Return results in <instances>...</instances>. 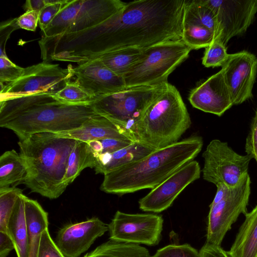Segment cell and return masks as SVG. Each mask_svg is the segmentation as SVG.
I'll return each instance as SVG.
<instances>
[{
  "label": "cell",
  "mask_w": 257,
  "mask_h": 257,
  "mask_svg": "<svg viewBox=\"0 0 257 257\" xmlns=\"http://www.w3.org/2000/svg\"><path fill=\"white\" fill-rule=\"evenodd\" d=\"M56 135L85 142L110 138L136 142L124 127L99 114L91 117L78 128Z\"/></svg>",
  "instance_id": "19"
},
{
  "label": "cell",
  "mask_w": 257,
  "mask_h": 257,
  "mask_svg": "<svg viewBox=\"0 0 257 257\" xmlns=\"http://www.w3.org/2000/svg\"><path fill=\"white\" fill-rule=\"evenodd\" d=\"M183 16L209 29L215 39H220L221 32L216 16L203 0L185 1Z\"/></svg>",
  "instance_id": "29"
},
{
  "label": "cell",
  "mask_w": 257,
  "mask_h": 257,
  "mask_svg": "<svg viewBox=\"0 0 257 257\" xmlns=\"http://www.w3.org/2000/svg\"><path fill=\"white\" fill-rule=\"evenodd\" d=\"M46 5L39 13L38 24L44 31L61 10L67 0H45Z\"/></svg>",
  "instance_id": "35"
},
{
  "label": "cell",
  "mask_w": 257,
  "mask_h": 257,
  "mask_svg": "<svg viewBox=\"0 0 257 257\" xmlns=\"http://www.w3.org/2000/svg\"><path fill=\"white\" fill-rule=\"evenodd\" d=\"M72 70L75 81L94 98L126 88L123 78L99 58L78 64Z\"/></svg>",
  "instance_id": "17"
},
{
  "label": "cell",
  "mask_w": 257,
  "mask_h": 257,
  "mask_svg": "<svg viewBox=\"0 0 257 257\" xmlns=\"http://www.w3.org/2000/svg\"><path fill=\"white\" fill-rule=\"evenodd\" d=\"M151 257H200L199 252L188 243L169 244L158 249Z\"/></svg>",
  "instance_id": "33"
},
{
  "label": "cell",
  "mask_w": 257,
  "mask_h": 257,
  "mask_svg": "<svg viewBox=\"0 0 257 257\" xmlns=\"http://www.w3.org/2000/svg\"><path fill=\"white\" fill-rule=\"evenodd\" d=\"M216 186L217 188L216 192L214 199L209 205V207L215 205L221 201L228 194L232 189L223 184H218Z\"/></svg>",
  "instance_id": "42"
},
{
  "label": "cell",
  "mask_w": 257,
  "mask_h": 257,
  "mask_svg": "<svg viewBox=\"0 0 257 257\" xmlns=\"http://www.w3.org/2000/svg\"><path fill=\"white\" fill-rule=\"evenodd\" d=\"M244 149L246 155L255 160L257 159V108L250 123Z\"/></svg>",
  "instance_id": "37"
},
{
  "label": "cell",
  "mask_w": 257,
  "mask_h": 257,
  "mask_svg": "<svg viewBox=\"0 0 257 257\" xmlns=\"http://www.w3.org/2000/svg\"><path fill=\"white\" fill-rule=\"evenodd\" d=\"M250 185V178L247 174L223 199L209 207L206 243L221 245L226 234L231 229L239 216L247 212Z\"/></svg>",
  "instance_id": "11"
},
{
  "label": "cell",
  "mask_w": 257,
  "mask_h": 257,
  "mask_svg": "<svg viewBox=\"0 0 257 257\" xmlns=\"http://www.w3.org/2000/svg\"><path fill=\"white\" fill-rule=\"evenodd\" d=\"M255 161H256V163H257V159L255 160Z\"/></svg>",
  "instance_id": "45"
},
{
  "label": "cell",
  "mask_w": 257,
  "mask_h": 257,
  "mask_svg": "<svg viewBox=\"0 0 257 257\" xmlns=\"http://www.w3.org/2000/svg\"><path fill=\"white\" fill-rule=\"evenodd\" d=\"M25 68L14 63L7 55H0V84L14 82L23 74Z\"/></svg>",
  "instance_id": "34"
},
{
  "label": "cell",
  "mask_w": 257,
  "mask_h": 257,
  "mask_svg": "<svg viewBox=\"0 0 257 257\" xmlns=\"http://www.w3.org/2000/svg\"><path fill=\"white\" fill-rule=\"evenodd\" d=\"M95 158L102 153L103 147L100 140H92L87 142Z\"/></svg>",
  "instance_id": "44"
},
{
  "label": "cell",
  "mask_w": 257,
  "mask_h": 257,
  "mask_svg": "<svg viewBox=\"0 0 257 257\" xmlns=\"http://www.w3.org/2000/svg\"><path fill=\"white\" fill-rule=\"evenodd\" d=\"M191 50L182 39L143 48L138 61L123 76L126 87L155 86L168 82L169 75Z\"/></svg>",
  "instance_id": "6"
},
{
  "label": "cell",
  "mask_w": 257,
  "mask_h": 257,
  "mask_svg": "<svg viewBox=\"0 0 257 257\" xmlns=\"http://www.w3.org/2000/svg\"><path fill=\"white\" fill-rule=\"evenodd\" d=\"M163 219L149 213L130 214L117 211L108 225L109 239L116 241L157 245L161 238Z\"/></svg>",
  "instance_id": "12"
},
{
  "label": "cell",
  "mask_w": 257,
  "mask_h": 257,
  "mask_svg": "<svg viewBox=\"0 0 257 257\" xmlns=\"http://www.w3.org/2000/svg\"><path fill=\"white\" fill-rule=\"evenodd\" d=\"M185 0H137L104 22L55 38L60 61L78 64L121 48H144L182 39Z\"/></svg>",
  "instance_id": "1"
},
{
  "label": "cell",
  "mask_w": 257,
  "mask_h": 257,
  "mask_svg": "<svg viewBox=\"0 0 257 257\" xmlns=\"http://www.w3.org/2000/svg\"><path fill=\"white\" fill-rule=\"evenodd\" d=\"M203 179L216 185L223 184L235 187L248 173L252 158L235 152L227 142L218 139L212 140L202 154Z\"/></svg>",
  "instance_id": "10"
},
{
  "label": "cell",
  "mask_w": 257,
  "mask_h": 257,
  "mask_svg": "<svg viewBox=\"0 0 257 257\" xmlns=\"http://www.w3.org/2000/svg\"><path fill=\"white\" fill-rule=\"evenodd\" d=\"M39 12L32 11H27L16 18V24L19 29L35 31L39 22Z\"/></svg>",
  "instance_id": "38"
},
{
  "label": "cell",
  "mask_w": 257,
  "mask_h": 257,
  "mask_svg": "<svg viewBox=\"0 0 257 257\" xmlns=\"http://www.w3.org/2000/svg\"><path fill=\"white\" fill-rule=\"evenodd\" d=\"M229 55L226 46L219 38H217L205 48L202 63L206 67H222Z\"/></svg>",
  "instance_id": "32"
},
{
  "label": "cell",
  "mask_w": 257,
  "mask_h": 257,
  "mask_svg": "<svg viewBox=\"0 0 257 257\" xmlns=\"http://www.w3.org/2000/svg\"><path fill=\"white\" fill-rule=\"evenodd\" d=\"M201 171L197 161L189 162L141 198L139 208L154 213L166 210L188 185L200 177Z\"/></svg>",
  "instance_id": "14"
},
{
  "label": "cell",
  "mask_w": 257,
  "mask_h": 257,
  "mask_svg": "<svg viewBox=\"0 0 257 257\" xmlns=\"http://www.w3.org/2000/svg\"><path fill=\"white\" fill-rule=\"evenodd\" d=\"M191 124L180 92L166 82L138 122L136 139L153 150L162 149L179 142Z\"/></svg>",
  "instance_id": "5"
},
{
  "label": "cell",
  "mask_w": 257,
  "mask_h": 257,
  "mask_svg": "<svg viewBox=\"0 0 257 257\" xmlns=\"http://www.w3.org/2000/svg\"><path fill=\"white\" fill-rule=\"evenodd\" d=\"M71 65L63 68L44 61L25 68L17 80L0 84V100L40 93L55 95L74 77Z\"/></svg>",
  "instance_id": "9"
},
{
  "label": "cell",
  "mask_w": 257,
  "mask_h": 257,
  "mask_svg": "<svg viewBox=\"0 0 257 257\" xmlns=\"http://www.w3.org/2000/svg\"><path fill=\"white\" fill-rule=\"evenodd\" d=\"M163 84L126 87L96 97L90 105L96 113L124 127L137 142L136 125Z\"/></svg>",
  "instance_id": "7"
},
{
  "label": "cell",
  "mask_w": 257,
  "mask_h": 257,
  "mask_svg": "<svg viewBox=\"0 0 257 257\" xmlns=\"http://www.w3.org/2000/svg\"><path fill=\"white\" fill-rule=\"evenodd\" d=\"M200 257H229L221 245L205 243L199 250Z\"/></svg>",
  "instance_id": "40"
},
{
  "label": "cell",
  "mask_w": 257,
  "mask_h": 257,
  "mask_svg": "<svg viewBox=\"0 0 257 257\" xmlns=\"http://www.w3.org/2000/svg\"><path fill=\"white\" fill-rule=\"evenodd\" d=\"M45 5V0H27L24 4V8L26 12L35 11L40 12Z\"/></svg>",
  "instance_id": "43"
},
{
  "label": "cell",
  "mask_w": 257,
  "mask_h": 257,
  "mask_svg": "<svg viewBox=\"0 0 257 257\" xmlns=\"http://www.w3.org/2000/svg\"><path fill=\"white\" fill-rule=\"evenodd\" d=\"M28 233L29 257H37L41 234L48 228V214L36 200L25 198Z\"/></svg>",
  "instance_id": "22"
},
{
  "label": "cell",
  "mask_w": 257,
  "mask_h": 257,
  "mask_svg": "<svg viewBox=\"0 0 257 257\" xmlns=\"http://www.w3.org/2000/svg\"><path fill=\"white\" fill-rule=\"evenodd\" d=\"M84 257H151L148 250L137 244L109 239Z\"/></svg>",
  "instance_id": "26"
},
{
  "label": "cell",
  "mask_w": 257,
  "mask_h": 257,
  "mask_svg": "<svg viewBox=\"0 0 257 257\" xmlns=\"http://www.w3.org/2000/svg\"><path fill=\"white\" fill-rule=\"evenodd\" d=\"M229 251V257H257V205L245 215Z\"/></svg>",
  "instance_id": "21"
},
{
  "label": "cell",
  "mask_w": 257,
  "mask_h": 257,
  "mask_svg": "<svg viewBox=\"0 0 257 257\" xmlns=\"http://www.w3.org/2000/svg\"><path fill=\"white\" fill-rule=\"evenodd\" d=\"M18 29L19 28L16 24V18L1 23L0 27V55H7L5 50L7 41L11 33Z\"/></svg>",
  "instance_id": "39"
},
{
  "label": "cell",
  "mask_w": 257,
  "mask_h": 257,
  "mask_svg": "<svg viewBox=\"0 0 257 257\" xmlns=\"http://www.w3.org/2000/svg\"><path fill=\"white\" fill-rule=\"evenodd\" d=\"M153 151L140 142H135L112 153L101 154L96 158L95 173L104 175L142 159Z\"/></svg>",
  "instance_id": "20"
},
{
  "label": "cell",
  "mask_w": 257,
  "mask_h": 257,
  "mask_svg": "<svg viewBox=\"0 0 257 257\" xmlns=\"http://www.w3.org/2000/svg\"><path fill=\"white\" fill-rule=\"evenodd\" d=\"M96 158L88 143L78 141L69 157L63 183L67 187L86 168H94Z\"/></svg>",
  "instance_id": "25"
},
{
  "label": "cell",
  "mask_w": 257,
  "mask_h": 257,
  "mask_svg": "<svg viewBox=\"0 0 257 257\" xmlns=\"http://www.w3.org/2000/svg\"><path fill=\"white\" fill-rule=\"evenodd\" d=\"M25 197L23 193L19 196L8 224V233L14 242L18 257H29Z\"/></svg>",
  "instance_id": "23"
},
{
  "label": "cell",
  "mask_w": 257,
  "mask_h": 257,
  "mask_svg": "<svg viewBox=\"0 0 257 257\" xmlns=\"http://www.w3.org/2000/svg\"><path fill=\"white\" fill-rule=\"evenodd\" d=\"M107 231L108 225L93 217L64 226L58 231L55 243L65 257H79Z\"/></svg>",
  "instance_id": "16"
},
{
  "label": "cell",
  "mask_w": 257,
  "mask_h": 257,
  "mask_svg": "<svg viewBox=\"0 0 257 257\" xmlns=\"http://www.w3.org/2000/svg\"><path fill=\"white\" fill-rule=\"evenodd\" d=\"M143 48L126 47L106 53L98 58L112 72L123 77L138 61Z\"/></svg>",
  "instance_id": "27"
},
{
  "label": "cell",
  "mask_w": 257,
  "mask_h": 257,
  "mask_svg": "<svg viewBox=\"0 0 257 257\" xmlns=\"http://www.w3.org/2000/svg\"><path fill=\"white\" fill-rule=\"evenodd\" d=\"M202 138L192 136L153 151L142 159L104 176L101 191L122 195L153 189L174 172L193 160L202 150Z\"/></svg>",
  "instance_id": "3"
},
{
  "label": "cell",
  "mask_w": 257,
  "mask_h": 257,
  "mask_svg": "<svg viewBox=\"0 0 257 257\" xmlns=\"http://www.w3.org/2000/svg\"><path fill=\"white\" fill-rule=\"evenodd\" d=\"M37 257H65L52 239L48 228L41 234Z\"/></svg>",
  "instance_id": "36"
},
{
  "label": "cell",
  "mask_w": 257,
  "mask_h": 257,
  "mask_svg": "<svg viewBox=\"0 0 257 257\" xmlns=\"http://www.w3.org/2000/svg\"><path fill=\"white\" fill-rule=\"evenodd\" d=\"M22 190L10 187L0 190V231L8 233V224L18 198Z\"/></svg>",
  "instance_id": "30"
},
{
  "label": "cell",
  "mask_w": 257,
  "mask_h": 257,
  "mask_svg": "<svg viewBox=\"0 0 257 257\" xmlns=\"http://www.w3.org/2000/svg\"><path fill=\"white\" fill-rule=\"evenodd\" d=\"M215 37L208 28L199 23L183 16L182 40L192 50L206 48Z\"/></svg>",
  "instance_id": "28"
},
{
  "label": "cell",
  "mask_w": 257,
  "mask_h": 257,
  "mask_svg": "<svg viewBox=\"0 0 257 257\" xmlns=\"http://www.w3.org/2000/svg\"><path fill=\"white\" fill-rule=\"evenodd\" d=\"M188 99L193 107L218 116L233 105L222 69L194 88Z\"/></svg>",
  "instance_id": "18"
},
{
  "label": "cell",
  "mask_w": 257,
  "mask_h": 257,
  "mask_svg": "<svg viewBox=\"0 0 257 257\" xmlns=\"http://www.w3.org/2000/svg\"><path fill=\"white\" fill-rule=\"evenodd\" d=\"M215 14L226 46L230 39L245 33L257 12V0H203Z\"/></svg>",
  "instance_id": "13"
},
{
  "label": "cell",
  "mask_w": 257,
  "mask_h": 257,
  "mask_svg": "<svg viewBox=\"0 0 257 257\" xmlns=\"http://www.w3.org/2000/svg\"><path fill=\"white\" fill-rule=\"evenodd\" d=\"M27 174L25 162L14 150L7 151L0 157V190L23 183Z\"/></svg>",
  "instance_id": "24"
},
{
  "label": "cell",
  "mask_w": 257,
  "mask_h": 257,
  "mask_svg": "<svg viewBox=\"0 0 257 257\" xmlns=\"http://www.w3.org/2000/svg\"><path fill=\"white\" fill-rule=\"evenodd\" d=\"M221 67L233 105L251 99L257 75L256 56L246 50L229 54Z\"/></svg>",
  "instance_id": "15"
},
{
  "label": "cell",
  "mask_w": 257,
  "mask_h": 257,
  "mask_svg": "<svg viewBox=\"0 0 257 257\" xmlns=\"http://www.w3.org/2000/svg\"><path fill=\"white\" fill-rule=\"evenodd\" d=\"M60 100L71 104H90L94 99L77 83L70 81L60 91L54 95Z\"/></svg>",
  "instance_id": "31"
},
{
  "label": "cell",
  "mask_w": 257,
  "mask_h": 257,
  "mask_svg": "<svg viewBox=\"0 0 257 257\" xmlns=\"http://www.w3.org/2000/svg\"><path fill=\"white\" fill-rule=\"evenodd\" d=\"M119 0H67L42 32L43 37L77 33L109 19L124 6Z\"/></svg>",
  "instance_id": "8"
},
{
  "label": "cell",
  "mask_w": 257,
  "mask_h": 257,
  "mask_svg": "<svg viewBox=\"0 0 257 257\" xmlns=\"http://www.w3.org/2000/svg\"><path fill=\"white\" fill-rule=\"evenodd\" d=\"M96 114L90 104L65 103L48 93L0 102V126L12 130L18 138L40 133L72 131Z\"/></svg>",
  "instance_id": "2"
},
{
  "label": "cell",
  "mask_w": 257,
  "mask_h": 257,
  "mask_svg": "<svg viewBox=\"0 0 257 257\" xmlns=\"http://www.w3.org/2000/svg\"><path fill=\"white\" fill-rule=\"evenodd\" d=\"M15 249L13 240L7 233L0 231V257H7Z\"/></svg>",
  "instance_id": "41"
},
{
  "label": "cell",
  "mask_w": 257,
  "mask_h": 257,
  "mask_svg": "<svg viewBox=\"0 0 257 257\" xmlns=\"http://www.w3.org/2000/svg\"><path fill=\"white\" fill-rule=\"evenodd\" d=\"M20 154L27 168L23 183L31 191L50 199L65 190L63 183L69 155L79 141L40 133L19 138Z\"/></svg>",
  "instance_id": "4"
}]
</instances>
